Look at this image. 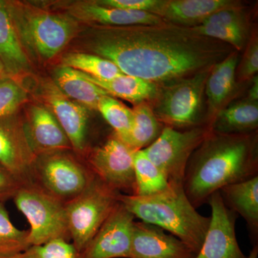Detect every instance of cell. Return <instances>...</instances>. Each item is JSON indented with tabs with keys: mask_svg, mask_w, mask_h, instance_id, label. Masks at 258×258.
<instances>
[{
	"mask_svg": "<svg viewBox=\"0 0 258 258\" xmlns=\"http://www.w3.org/2000/svg\"><path fill=\"white\" fill-rule=\"evenodd\" d=\"M91 26L84 44L89 53L111 61L123 74L158 86L210 69L234 51L191 28L165 22Z\"/></svg>",
	"mask_w": 258,
	"mask_h": 258,
	"instance_id": "6da1fadb",
	"label": "cell"
},
{
	"mask_svg": "<svg viewBox=\"0 0 258 258\" xmlns=\"http://www.w3.org/2000/svg\"><path fill=\"white\" fill-rule=\"evenodd\" d=\"M257 135L222 134L210 130L190 157L184 192L195 208L228 185L257 176Z\"/></svg>",
	"mask_w": 258,
	"mask_h": 258,
	"instance_id": "7a4b0ae2",
	"label": "cell"
},
{
	"mask_svg": "<svg viewBox=\"0 0 258 258\" xmlns=\"http://www.w3.org/2000/svg\"><path fill=\"white\" fill-rule=\"evenodd\" d=\"M118 200L142 222L168 231L198 254L210 223V217L197 211L184 192L183 184L169 183L167 189L151 196L120 193Z\"/></svg>",
	"mask_w": 258,
	"mask_h": 258,
	"instance_id": "3957f363",
	"label": "cell"
},
{
	"mask_svg": "<svg viewBox=\"0 0 258 258\" xmlns=\"http://www.w3.org/2000/svg\"><path fill=\"white\" fill-rule=\"evenodd\" d=\"M24 48L43 60L58 54L77 32V22L20 2L7 1Z\"/></svg>",
	"mask_w": 258,
	"mask_h": 258,
	"instance_id": "277c9868",
	"label": "cell"
},
{
	"mask_svg": "<svg viewBox=\"0 0 258 258\" xmlns=\"http://www.w3.org/2000/svg\"><path fill=\"white\" fill-rule=\"evenodd\" d=\"M210 69L159 86L153 106H150L164 126L176 129L200 125L205 83Z\"/></svg>",
	"mask_w": 258,
	"mask_h": 258,
	"instance_id": "5b68a950",
	"label": "cell"
},
{
	"mask_svg": "<svg viewBox=\"0 0 258 258\" xmlns=\"http://www.w3.org/2000/svg\"><path fill=\"white\" fill-rule=\"evenodd\" d=\"M68 151L36 155L30 174V183L64 204L79 196L94 177L88 166L70 156Z\"/></svg>",
	"mask_w": 258,
	"mask_h": 258,
	"instance_id": "8992f818",
	"label": "cell"
},
{
	"mask_svg": "<svg viewBox=\"0 0 258 258\" xmlns=\"http://www.w3.org/2000/svg\"><path fill=\"white\" fill-rule=\"evenodd\" d=\"M119 194L94 176L79 196L66 204L70 238L81 253L118 203Z\"/></svg>",
	"mask_w": 258,
	"mask_h": 258,
	"instance_id": "52a82bcc",
	"label": "cell"
},
{
	"mask_svg": "<svg viewBox=\"0 0 258 258\" xmlns=\"http://www.w3.org/2000/svg\"><path fill=\"white\" fill-rule=\"evenodd\" d=\"M15 205L30 225L29 242L38 245L56 238H70L66 204L47 195L32 183L19 188Z\"/></svg>",
	"mask_w": 258,
	"mask_h": 258,
	"instance_id": "ba28073f",
	"label": "cell"
},
{
	"mask_svg": "<svg viewBox=\"0 0 258 258\" xmlns=\"http://www.w3.org/2000/svg\"><path fill=\"white\" fill-rule=\"evenodd\" d=\"M210 132L208 125L184 131L164 126L157 140L142 150L169 183L183 184L190 157Z\"/></svg>",
	"mask_w": 258,
	"mask_h": 258,
	"instance_id": "9c48e42d",
	"label": "cell"
},
{
	"mask_svg": "<svg viewBox=\"0 0 258 258\" xmlns=\"http://www.w3.org/2000/svg\"><path fill=\"white\" fill-rule=\"evenodd\" d=\"M135 151L114 133L87 157L88 167L103 184L117 192L135 194Z\"/></svg>",
	"mask_w": 258,
	"mask_h": 258,
	"instance_id": "30bf717a",
	"label": "cell"
},
{
	"mask_svg": "<svg viewBox=\"0 0 258 258\" xmlns=\"http://www.w3.org/2000/svg\"><path fill=\"white\" fill-rule=\"evenodd\" d=\"M135 217L118 202L81 258H130Z\"/></svg>",
	"mask_w": 258,
	"mask_h": 258,
	"instance_id": "8fae6325",
	"label": "cell"
},
{
	"mask_svg": "<svg viewBox=\"0 0 258 258\" xmlns=\"http://www.w3.org/2000/svg\"><path fill=\"white\" fill-rule=\"evenodd\" d=\"M207 203L212 210L210 226L195 258H247L236 237L237 214L226 206L220 191L212 194Z\"/></svg>",
	"mask_w": 258,
	"mask_h": 258,
	"instance_id": "7c38bea8",
	"label": "cell"
},
{
	"mask_svg": "<svg viewBox=\"0 0 258 258\" xmlns=\"http://www.w3.org/2000/svg\"><path fill=\"white\" fill-rule=\"evenodd\" d=\"M0 118V165L23 184L30 183L35 153L29 143L23 124L12 118Z\"/></svg>",
	"mask_w": 258,
	"mask_h": 258,
	"instance_id": "4fadbf2b",
	"label": "cell"
},
{
	"mask_svg": "<svg viewBox=\"0 0 258 258\" xmlns=\"http://www.w3.org/2000/svg\"><path fill=\"white\" fill-rule=\"evenodd\" d=\"M197 254L175 236L157 226L135 222L130 258H195Z\"/></svg>",
	"mask_w": 258,
	"mask_h": 258,
	"instance_id": "5bb4252c",
	"label": "cell"
},
{
	"mask_svg": "<svg viewBox=\"0 0 258 258\" xmlns=\"http://www.w3.org/2000/svg\"><path fill=\"white\" fill-rule=\"evenodd\" d=\"M44 96L75 152L83 154L87 143V108L70 99L55 84L45 86Z\"/></svg>",
	"mask_w": 258,
	"mask_h": 258,
	"instance_id": "9a60e30c",
	"label": "cell"
},
{
	"mask_svg": "<svg viewBox=\"0 0 258 258\" xmlns=\"http://www.w3.org/2000/svg\"><path fill=\"white\" fill-rule=\"evenodd\" d=\"M238 5L232 0H159L152 13L165 23L192 28L219 10Z\"/></svg>",
	"mask_w": 258,
	"mask_h": 258,
	"instance_id": "2e32d148",
	"label": "cell"
},
{
	"mask_svg": "<svg viewBox=\"0 0 258 258\" xmlns=\"http://www.w3.org/2000/svg\"><path fill=\"white\" fill-rule=\"evenodd\" d=\"M68 10L75 20H81L91 25L129 26L155 25L164 22L153 13L109 8L98 4L96 1L76 2L70 5Z\"/></svg>",
	"mask_w": 258,
	"mask_h": 258,
	"instance_id": "e0dca14e",
	"label": "cell"
},
{
	"mask_svg": "<svg viewBox=\"0 0 258 258\" xmlns=\"http://www.w3.org/2000/svg\"><path fill=\"white\" fill-rule=\"evenodd\" d=\"M29 143L35 156L59 150H71L67 136L58 121L45 107L35 106L32 108L30 120L24 125Z\"/></svg>",
	"mask_w": 258,
	"mask_h": 258,
	"instance_id": "ac0fdd59",
	"label": "cell"
},
{
	"mask_svg": "<svg viewBox=\"0 0 258 258\" xmlns=\"http://www.w3.org/2000/svg\"><path fill=\"white\" fill-rule=\"evenodd\" d=\"M0 60L10 78L30 69V62L15 28L7 1L0 0Z\"/></svg>",
	"mask_w": 258,
	"mask_h": 258,
	"instance_id": "d6986e66",
	"label": "cell"
},
{
	"mask_svg": "<svg viewBox=\"0 0 258 258\" xmlns=\"http://www.w3.org/2000/svg\"><path fill=\"white\" fill-rule=\"evenodd\" d=\"M239 57L238 52L232 51L210 69L205 92L208 98L209 115L211 120L235 89Z\"/></svg>",
	"mask_w": 258,
	"mask_h": 258,
	"instance_id": "ffe728a7",
	"label": "cell"
},
{
	"mask_svg": "<svg viewBox=\"0 0 258 258\" xmlns=\"http://www.w3.org/2000/svg\"><path fill=\"white\" fill-rule=\"evenodd\" d=\"M208 126L215 133L248 134L257 131L258 102L248 98L221 108L210 120Z\"/></svg>",
	"mask_w": 258,
	"mask_h": 258,
	"instance_id": "44dd1931",
	"label": "cell"
},
{
	"mask_svg": "<svg viewBox=\"0 0 258 258\" xmlns=\"http://www.w3.org/2000/svg\"><path fill=\"white\" fill-rule=\"evenodd\" d=\"M226 206L247 222L251 235L257 238L258 175L222 188L220 191Z\"/></svg>",
	"mask_w": 258,
	"mask_h": 258,
	"instance_id": "7402d4cb",
	"label": "cell"
},
{
	"mask_svg": "<svg viewBox=\"0 0 258 258\" xmlns=\"http://www.w3.org/2000/svg\"><path fill=\"white\" fill-rule=\"evenodd\" d=\"M80 73L88 81L106 91L109 96L121 98L135 105L152 101L159 91V86L156 83L128 75L121 74L113 79L103 80Z\"/></svg>",
	"mask_w": 258,
	"mask_h": 258,
	"instance_id": "603a6c76",
	"label": "cell"
},
{
	"mask_svg": "<svg viewBox=\"0 0 258 258\" xmlns=\"http://www.w3.org/2000/svg\"><path fill=\"white\" fill-rule=\"evenodd\" d=\"M55 86L70 99L85 108L97 110L98 103L108 93L83 77L81 73L62 66L56 71Z\"/></svg>",
	"mask_w": 258,
	"mask_h": 258,
	"instance_id": "cb8c5ba5",
	"label": "cell"
},
{
	"mask_svg": "<svg viewBox=\"0 0 258 258\" xmlns=\"http://www.w3.org/2000/svg\"><path fill=\"white\" fill-rule=\"evenodd\" d=\"M127 144L135 152L150 146L157 140L164 126L157 119L147 102L136 105Z\"/></svg>",
	"mask_w": 258,
	"mask_h": 258,
	"instance_id": "d4e9b609",
	"label": "cell"
},
{
	"mask_svg": "<svg viewBox=\"0 0 258 258\" xmlns=\"http://www.w3.org/2000/svg\"><path fill=\"white\" fill-rule=\"evenodd\" d=\"M134 167L136 182L134 195L151 196L169 188V183L164 173L147 157L143 150L134 153Z\"/></svg>",
	"mask_w": 258,
	"mask_h": 258,
	"instance_id": "484cf974",
	"label": "cell"
},
{
	"mask_svg": "<svg viewBox=\"0 0 258 258\" xmlns=\"http://www.w3.org/2000/svg\"><path fill=\"white\" fill-rule=\"evenodd\" d=\"M63 64L66 67L98 79H111L123 74L111 61L88 52L68 54L64 57Z\"/></svg>",
	"mask_w": 258,
	"mask_h": 258,
	"instance_id": "4316f807",
	"label": "cell"
},
{
	"mask_svg": "<svg viewBox=\"0 0 258 258\" xmlns=\"http://www.w3.org/2000/svg\"><path fill=\"white\" fill-rule=\"evenodd\" d=\"M99 111L117 137L127 143L133 119V112L109 95L103 96L98 103Z\"/></svg>",
	"mask_w": 258,
	"mask_h": 258,
	"instance_id": "83f0119b",
	"label": "cell"
},
{
	"mask_svg": "<svg viewBox=\"0 0 258 258\" xmlns=\"http://www.w3.org/2000/svg\"><path fill=\"white\" fill-rule=\"evenodd\" d=\"M30 247L29 231L17 228L12 223L4 203H0V256L16 255Z\"/></svg>",
	"mask_w": 258,
	"mask_h": 258,
	"instance_id": "f1b7e54d",
	"label": "cell"
},
{
	"mask_svg": "<svg viewBox=\"0 0 258 258\" xmlns=\"http://www.w3.org/2000/svg\"><path fill=\"white\" fill-rule=\"evenodd\" d=\"M13 258H81L73 243L63 238H56L45 243L32 245Z\"/></svg>",
	"mask_w": 258,
	"mask_h": 258,
	"instance_id": "f546056e",
	"label": "cell"
},
{
	"mask_svg": "<svg viewBox=\"0 0 258 258\" xmlns=\"http://www.w3.org/2000/svg\"><path fill=\"white\" fill-rule=\"evenodd\" d=\"M191 29L198 35L227 44L237 52L243 48L247 41V30L205 24L192 27Z\"/></svg>",
	"mask_w": 258,
	"mask_h": 258,
	"instance_id": "4dcf8cb0",
	"label": "cell"
},
{
	"mask_svg": "<svg viewBox=\"0 0 258 258\" xmlns=\"http://www.w3.org/2000/svg\"><path fill=\"white\" fill-rule=\"evenodd\" d=\"M26 100V91L15 79L0 81V118L13 115Z\"/></svg>",
	"mask_w": 258,
	"mask_h": 258,
	"instance_id": "1f68e13d",
	"label": "cell"
},
{
	"mask_svg": "<svg viewBox=\"0 0 258 258\" xmlns=\"http://www.w3.org/2000/svg\"><path fill=\"white\" fill-rule=\"evenodd\" d=\"M202 24L247 30V18L241 5L219 10L209 16Z\"/></svg>",
	"mask_w": 258,
	"mask_h": 258,
	"instance_id": "d6a6232c",
	"label": "cell"
},
{
	"mask_svg": "<svg viewBox=\"0 0 258 258\" xmlns=\"http://www.w3.org/2000/svg\"><path fill=\"white\" fill-rule=\"evenodd\" d=\"M237 79L247 81L255 76L258 71V40L254 36L249 40L244 52L243 58L237 66Z\"/></svg>",
	"mask_w": 258,
	"mask_h": 258,
	"instance_id": "836d02e7",
	"label": "cell"
},
{
	"mask_svg": "<svg viewBox=\"0 0 258 258\" xmlns=\"http://www.w3.org/2000/svg\"><path fill=\"white\" fill-rule=\"evenodd\" d=\"M96 2L98 4L109 8L152 13L159 0H100Z\"/></svg>",
	"mask_w": 258,
	"mask_h": 258,
	"instance_id": "e575fe53",
	"label": "cell"
},
{
	"mask_svg": "<svg viewBox=\"0 0 258 258\" xmlns=\"http://www.w3.org/2000/svg\"><path fill=\"white\" fill-rule=\"evenodd\" d=\"M23 183L13 174L0 165V203H4L14 198Z\"/></svg>",
	"mask_w": 258,
	"mask_h": 258,
	"instance_id": "d590c367",
	"label": "cell"
},
{
	"mask_svg": "<svg viewBox=\"0 0 258 258\" xmlns=\"http://www.w3.org/2000/svg\"><path fill=\"white\" fill-rule=\"evenodd\" d=\"M252 84L249 88L247 98L252 101L258 102V78L257 75L252 78Z\"/></svg>",
	"mask_w": 258,
	"mask_h": 258,
	"instance_id": "8d00e7d4",
	"label": "cell"
},
{
	"mask_svg": "<svg viewBox=\"0 0 258 258\" xmlns=\"http://www.w3.org/2000/svg\"><path fill=\"white\" fill-rule=\"evenodd\" d=\"M8 77H9V76H8V74H7L4 64H3L2 60H0V81Z\"/></svg>",
	"mask_w": 258,
	"mask_h": 258,
	"instance_id": "74e56055",
	"label": "cell"
},
{
	"mask_svg": "<svg viewBox=\"0 0 258 258\" xmlns=\"http://www.w3.org/2000/svg\"><path fill=\"white\" fill-rule=\"evenodd\" d=\"M258 255V246L256 244V245L254 246L253 249L251 250L250 253L248 256H247V258H257Z\"/></svg>",
	"mask_w": 258,
	"mask_h": 258,
	"instance_id": "f35d334b",
	"label": "cell"
},
{
	"mask_svg": "<svg viewBox=\"0 0 258 258\" xmlns=\"http://www.w3.org/2000/svg\"><path fill=\"white\" fill-rule=\"evenodd\" d=\"M0 258H13V257H12V256H11V257H2V256H0Z\"/></svg>",
	"mask_w": 258,
	"mask_h": 258,
	"instance_id": "ab89813d",
	"label": "cell"
}]
</instances>
